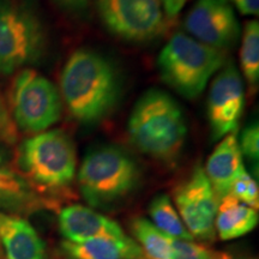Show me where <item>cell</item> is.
<instances>
[{
	"instance_id": "cell-2",
	"label": "cell",
	"mask_w": 259,
	"mask_h": 259,
	"mask_svg": "<svg viewBox=\"0 0 259 259\" xmlns=\"http://www.w3.org/2000/svg\"><path fill=\"white\" fill-rule=\"evenodd\" d=\"M127 136L142 154L171 164L180 156L186 141L185 115L169 94L149 89L128 116Z\"/></svg>"
},
{
	"instance_id": "cell-3",
	"label": "cell",
	"mask_w": 259,
	"mask_h": 259,
	"mask_svg": "<svg viewBox=\"0 0 259 259\" xmlns=\"http://www.w3.org/2000/svg\"><path fill=\"white\" fill-rule=\"evenodd\" d=\"M142 171L122 149L103 145L90 150L78 170L80 194L90 206L109 209L137 190Z\"/></svg>"
},
{
	"instance_id": "cell-18",
	"label": "cell",
	"mask_w": 259,
	"mask_h": 259,
	"mask_svg": "<svg viewBox=\"0 0 259 259\" xmlns=\"http://www.w3.org/2000/svg\"><path fill=\"white\" fill-rule=\"evenodd\" d=\"M130 231L144 252L145 259H173V250L166 234L143 216L130 221Z\"/></svg>"
},
{
	"instance_id": "cell-19",
	"label": "cell",
	"mask_w": 259,
	"mask_h": 259,
	"mask_svg": "<svg viewBox=\"0 0 259 259\" xmlns=\"http://www.w3.org/2000/svg\"><path fill=\"white\" fill-rule=\"evenodd\" d=\"M148 210L151 219L150 222L163 234L179 240L194 241L167 194L161 193L154 197Z\"/></svg>"
},
{
	"instance_id": "cell-16",
	"label": "cell",
	"mask_w": 259,
	"mask_h": 259,
	"mask_svg": "<svg viewBox=\"0 0 259 259\" xmlns=\"http://www.w3.org/2000/svg\"><path fill=\"white\" fill-rule=\"evenodd\" d=\"M48 206V200L23 176L0 166V211L32 213Z\"/></svg>"
},
{
	"instance_id": "cell-6",
	"label": "cell",
	"mask_w": 259,
	"mask_h": 259,
	"mask_svg": "<svg viewBox=\"0 0 259 259\" xmlns=\"http://www.w3.org/2000/svg\"><path fill=\"white\" fill-rule=\"evenodd\" d=\"M46 34L36 12L19 0H0V74H11L37 61Z\"/></svg>"
},
{
	"instance_id": "cell-4",
	"label": "cell",
	"mask_w": 259,
	"mask_h": 259,
	"mask_svg": "<svg viewBox=\"0 0 259 259\" xmlns=\"http://www.w3.org/2000/svg\"><path fill=\"white\" fill-rule=\"evenodd\" d=\"M17 164L21 176L38 192L64 190L76 177V148L63 130L44 131L19 144Z\"/></svg>"
},
{
	"instance_id": "cell-25",
	"label": "cell",
	"mask_w": 259,
	"mask_h": 259,
	"mask_svg": "<svg viewBox=\"0 0 259 259\" xmlns=\"http://www.w3.org/2000/svg\"><path fill=\"white\" fill-rule=\"evenodd\" d=\"M187 0H160L162 9H163L164 16L167 18H176L180 11L185 6Z\"/></svg>"
},
{
	"instance_id": "cell-7",
	"label": "cell",
	"mask_w": 259,
	"mask_h": 259,
	"mask_svg": "<svg viewBox=\"0 0 259 259\" xmlns=\"http://www.w3.org/2000/svg\"><path fill=\"white\" fill-rule=\"evenodd\" d=\"M10 114L16 127L24 134L47 131L59 120L63 100L50 79L32 69L16 74L9 93Z\"/></svg>"
},
{
	"instance_id": "cell-5",
	"label": "cell",
	"mask_w": 259,
	"mask_h": 259,
	"mask_svg": "<svg viewBox=\"0 0 259 259\" xmlns=\"http://www.w3.org/2000/svg\"><path fill=\"white\" fill-rule=\"evenodd\" d=\"M225 52L177 32L162 48L157 67L162 80L185 99H197L225 65Z\"/></svg>"
},
{
	"instance_id": "cell-23",
	"label": "cell",
	"mask_w": 259,
	"mask_h": 259,
	"mask_svg": "<svg viewBox=\"0 0 259 259\" xmlns=\"http://www.w3.org/2000/svg\"><path fill=\"white\" fill-rule=\"evenodd\" d=\"M173 259H206L209 251L205 246L196 244L194 241L179 240V239L169 238Z\"/></svg>"
},
{
	"instance_id": "cell-13",
	"label": "cell",
	"mask_w": 259,
	"mask_h": 259,
	"mask_svg": "<svg viewBox=\"0 0 259 259\" xmlns=\"http://www.w3.org/2000/svg\"><path fill=\"white\" fill-rule=\"evenodd\" d=\"M0 245L6 259H46L36 229L21 216L0 211Z\"/></svg>"
},
{
	"instance_id": "cell-29",
	"label": "cell",
	"mask_w": 259,
	"mask_h": 259,
	"mask_svg": "<svg viewBox=\"0 0 259 259\" xmlns=\"http://www.w3.org/2000/svg\"><path fill=\"white\" fill-rule=\"evenodd\" d=\"M5 155H4V151L2 150V148H0V166H4L5 164Z\"/></svg>"
},
{
	"instance_id": "cell-9",
	"label": "cell",
	"mask_w": 259,
	"mask_h": 259,
	"mask_svg": "<svg viewBox=\"0 0 259 259\" xmlns=\"http://www.w3.org/2000/svg\"><path fill=\"white\" fill-rule=\"evenodd\" d=\"M173 198L181 221L193 239L203 242L215 240L219 198L202 164L197 163L189 177L178 184Z\"/></svg>"
},
{
	"instance_id": "cell-21",
	"label": "cell",
	"mask_w": 259,
	"mask_h": 259,
	"mask_svg": "<svg viewBox=\"0 0 259 259\" xmlns=\"http://www.w3.org/2000/svg\"><path fill=\"white\" fill-rule=\"evenodd\" d=\"M233 197L240 200L241 203L251 206L257 210L259 206V187L257 180L253 178L247 170L242 169L238 178L234 180L231 187V192Z\"/></svg>"
},
{
	"instance_id": "cell-30",
	"label": "cell",
	"mask_w": 259,
	"mask_h": 259,
	"mask_svg": "<svg viewBox=\"0 0 259 259\" xmlns=\"http://www.w3.org/2000/svg\"><path fill=\"white\" fill-rule=\"evenodd\" d=\"M5 255H4V251H3V247L2 245H0V259H4Z\"/></svg>"
},
{
	"instance_id": "cell-11",
	"label": "cell",
	"mask_w": 259,
	"mask_h": 259,
	"mask_svg": "<svg viewBox=\"0 0 259 259\" xmlns=\"http://www.w3.org/2000/svg\"><path fill=\"white\" fill-rule=\"evenodd\" d=\"M184 28L194 40L221 52L234 48L240 37V24L229 0H197Z\"/></svg>"
},
{
	"instance_id": "cell-17",
	"label": "cell",
	"mask_w": 259,
	"mask_h": 259,
	"mask_svg": "<svg viewBox=\"0 0 259 259\" xmlns=\"http://www.w3.org/2000/svg\"><path fill=\"white\" fill-rule=\"evenodd\" d=\"M258 221L257 210L241 203L232 194L219 200L215 229L221 240H233L248 234L257 227Z\"/></svg>"
},
{
	"instance_id": "cell-15",
	"label": "cell",
	"mask_w": 259,
	"mask_h": 259,
	"mask_svg": "<svg viewBox=\"0 0 259 259\" xmlns=\"http://www.w3.org/2000/svg\"><path fill=\"white\" fill-rule=\"evenodd\" d=\"M67 259H145L144 252L127 234L121 238H96L82 242L63 241Z\"/></svg>"
},
{
	"instance_id": "cell-22",
	"label": "cell",
	"mask_w": 259,
	"mask_h": 259,
	"mask_svg": "<svg viewBox=\"0 0 259 259\" xmlns=\"http://www.w3.org/2000/svg\"><path fill=\"white\" fill-rule=\"evenodd\" d=\"M239 148L241 155H244L251 162L258 163L259 160V127L258 121H252L246 125L238 137Z\"/></svg>"
},
{
	"instance_id": "cell-8",
	"label": "cell",
	"mask_w": 259,
	"mask_h": 259,
	"mask_svg": "<svg viewBox=\"0 0 259 259\" xmlns=\"http://www.w3.org/2000/svg\"><path fill=\"white\" fill-rule=\"evenodd\" d=\"M102 23L122 40L143 44L166 31L167 21L160 0H95Z\"/></svg>"
},
{
	"instance_id": "cell-27",
	"label": "cell",
	"mask_w": 259,
	"mask_h": 259,
	"mask_svg": "<svg viewBox=\"0 0 259 259\" xmlns=\"http://www.w3.org/2000/svg\"><path fill=\"white\" fill-rule=\"evenodd\" d=\"M242 15H258L259 0H229Z\"/></svg>"
},
{
	"instance_id": "cell-20",
	"label": "cell",
	"mask_w": 259,
	"mask_h": 259,
	"mask_svg": "<svg viewBox=\"0 0 259 259\" xmlns=\"http://www.w3.org/2000/svg\"><path fill=\"white\" fill-rule=\"evenodd\" d=\"M241 71L252 93L259 84V24L258 21L246 23L240 48Z\"/></svg>"
},
{
	"instance_id": "cell-28",
	"label": "cell",
	"mask_w": 259,
	"mask_h": 259,
	"mask_svg": "<svg viewBox=\"0 0 259 259\" xmlns=\"http://www.w3.org/2000/svg\"><path fill=\"white\" fill-rule=\"evenodd\" d=\"M206 259H233V257L229 253H227V252L210 250Z\"/></svg>"
},
{
	"instance_id": "cell-10",
	"label": "cell",
	"mask_w": 259,
	"mask_h": 259,
	"mask_svg": "<svg viewBox=\"0 0 259 259\" xmlns=\"http://www.w3.org/2000/svg\"><path fill=\"white\" fill-rule=\"evenodd\" d=\"M245 108V88L241 74L229 61L212 79L208 95V120L211 141L238 132Z\"/></svg>"
},
{
	"instance_id": "cell-14",
	"label": "cell",
	"mask_w": 259,
	"mask_h": 259,
	"mask_svg": "<svg viewBox=\"0 0 259 259\" xmlns=\"http://www.w3.org/2000/svg\"><path fill=\"white\" fill-rule=\"evenodd\" d=\"M244 168L238 134L235 132L223 137L209 156L204 168L219 200L229 194L233 183Z\"/></svg>"
},
{
	"instance_id": "cell-12",
	"label": "cell",
	"mask_w": 259,
	"mask_h": 259,
	"mask_svg": "<svg viewBox=\"0 0 259 259\" xmlns=\"http://www.w3.org/2000/svg\"><path fill=\"white\" fill-rule=\"evenodd\" d=\"M58 223L65 241L70 242H82L106 236L121 238L126 235L124 229L115 221L79 204L61 209Z\"/></svg>"
},
{
	"instance_id": "cell-26",
	"label": "cell",
	"mask_w": 259,
	"mask_h": 259,
	"mask_svg": "<svg viewBox=\"0 0 259 259\" xmlns=\"http://www.w3.org/2000/svg\"><path fill=\"white\" fill-rule=\"evenodd\" d=\"M60 8L74 14H82L88 9L89 0H53Z\"/></svg>"
},
{
	"instance_id": "cell-24",
	"label": "cell",
	"mask_w": 259,
	"mask_h": 259,
	"mask_svg": "<svg viewBox=\"0 0 259 259\" xmlns=\"http://www.w3.org/2000/svg\"><path fill=\"white\" fill-rule=\"evenodd\" d=\"M0 141L6 144L14 145L18 141V130L16 127L9 107L0 94Z\"/></svg>"
},
{
	"instance_id": "cell-1",
	"label": "cell",
	"mask_w": 259,
	"mask_h": 259,
	"mask_svg": "<svg viewBox=\"0 0 259 259\" xmlns=\"http://www.w3.org/2000/svg\"><path fill=\"white\" fill-rule=\"evenodd\" d=\"M60 88L70 114L82 124H94L115 108L120 97V78L106 57L80 48L65 64Z\"/></svg>"
}]
</instances>
